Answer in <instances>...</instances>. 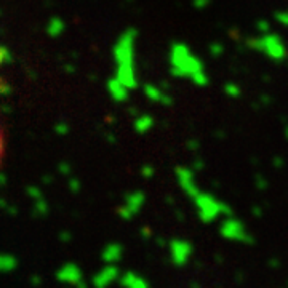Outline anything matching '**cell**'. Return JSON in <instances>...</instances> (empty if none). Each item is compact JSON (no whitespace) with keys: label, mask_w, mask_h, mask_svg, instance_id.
<instances>
[{"label":"cell","mask_w":288,"mask_h":288,"mask_svg":"<svg viewBox=\"0 0 288 288\" xmlns=\"http://www.w3.org/2000/svg\"><path fill=\"white\" fill-rule=\"evenodd\" d=\"M135 31H127L122 36L116 45V59L119 64L117 78L124 83L127 88H135L136 78H135V67H133V45H135Z\"/></svg>","instance_id":"6da1fadb"},{"label":"cell","mask_w":288,"mask_h":288,"mask_svg":"<svg viewBox=\"0 0 288 288\" xmlns=\"http://www.w3.org/2000/svg\"><path fill=\"white\" fill-rule=\"evenodd\" d=\"M204 71L202 63L190 53L184 43H176L171 48V72L179 77H192Z\"/></svg>","instance_id":"7a4b0ae2"},{"label":"cell","mask_w":288,"mask_h":288,"mask_svg":"<svg viewBox=\"0 0 288 288\" xmlns=\"http://www.w3.org/2000/svg\"><path fill=\"white\" fill-rule=\"evenodd\" d=\"M192 199H194V202L199 208L200 218H202V221L205 223L216 220L221 213L231 215V208L228 205H224L223 202H220V200H216L215 197H212L210 194H202V192L199 190Z\"/></svg>","instance_id":"3957f363"},{"label":"cell","mask_w":288,"mask_h":288,"mask_svg":"<svg viewBox=\"0 0 288 288\" xmlns=\"http://www.w3.org/2000/svg\"><path fill=\"white\" fill-rule=\"evenodd\" d=\"M248 45L251 48H256L259 51L266 53L269 58H272L275 61H280L286 56V48L283 45V42L280 40V37L275 36V34H264L261 39H251L248 40Z\"/></svg>","instance_id":"277c9868"},{"label":"cell","mask_w":288,"mask_h":288,"mask_svg":"<svg viewBox=\"0 0 288 288\" xmlns=\"http://www.w3.org/2000/svg\"><path fill=\"white\" fill-rule=\"evenodd\" d=\"M221 234L224 235L226 239H229V240L247 242V243L251 242L250 234L245 231L243 224H242L240 221H237V220H234V218L224 221V224L221 226Z\"/></svg>","instance_id":"5b68a950"},{"label":"cell","mask_w":288,"mask_h":288,"mask_svg":"<svg viewBox=\"0 0 288 288\" xmlns=\"http://www.w3.org/2000/svg\"><path fill=\"white\" fill-rule=\"evenodd\" d=\"M170 250H171V258L176 266H184L189 261L190 253H192L190 243L186 240H181V239L173 240L170 245Z\"/></svg>","instance_id":"8992f818"},{"label":"cell","mask_w":288,"mask_h":288,"mask_svg":"<svg viewBox=\"0 0 288 288\" xmlns=\"http://www.w3.org/2000/svg\"><path fill=\"white\" fill-rule=\"evenodd\" d=\"M176 173H178L179 184L182 186V189L186 190V194H187L189 197H194L197 192H199V189H197V186H196L194 174H192V171L187 170V168H179Z\"/></svg>","instance_id":"52a82bcc"},{"label":"cell","mask_w":288,"mask_h":288,"mask_svg":"<svg viewBox=\"0 0 288 288\" xmlns=\"http://www.w3.org/2000/svg\"><path fill=\"white\" fill-rule=\"evenodd\" d=\"M144 202V196L141 194V192H135V194H132L128 199H127V204L122 207V216H125V218H132L139 208H141Z\"/></svg>","instance_id":"ba28073f"},{"label":"cell","mask_w":288,"mask_h":288,"mask_svg":"<svg viewBox=\"0 0 288 288\" xmlns=\"http://www.w3.org/2000/svg\"><path fill=\"white\" fill-rule=\"evenodd\" d=\"M80 270H78L77 266L74 264H66L63 269L58 272V278L63 282H69V283H77L80 282Z\"/></svg>","instance_id":"9c48e42d"},{"label":"cell","mask_w":288,"mask_h":288,"mask_svg":"<svg viewBox=\"0 0 288 288\" xmlns=\"http://www.w3.org/2000/svg\"><path fill=\"white\" fill-rule=\"evenodd\" d=\"M116 277H117V267H114V266H108L106 269L103 270V272L98 274V277H96L94 283L98 285V286H101V285H108V283H111L112 280H114Z\"/></svg>","instance_id":"30bf717a"},{"label":"cell","mask_w":288,"mask_h":288,"mask_svg":"<svg viewBox=\"0 0 288 288\" xmlns=\"http://www.w3.org/2000/svg\"><path fill=\"white\" fill-rule=\"evenodd\" d=\"M127 90H128V88L119 80V78H116V80H111V82H109V91H111V94H112V98H116L117 101L125 100Z\"/></svg>","instance_id":"8fae6325"},{"label":"cell","mask_w":288,"mask_h":288,"mask_svg":"<svg viewBox=\"0 0 288 288\" xmlns=\"http://www.w3.org/2000/svg\"><path fill=\"white\" fill-rule=\"evenodd\" d=\"M122 285H127L132 288H146L147 282L136 274H127V275H124V278H122Z\"/></svg>","instance_id":"7c38bea8"},{"label":"cell","mask_w":288,"mask_h":288,"mask_svg":"<svg viewBox=\"0 0 288 288\" xmlns=\"http://www.w3.org/2000/svg\"><path fill=\"white\" fill-rule=\"evenodd\" d=\"M120 253H122V250H120L119 245H111V247L106 248V251H104L103 258L106 259L108 263H116V261L120 258Z\"/></svg>","instance_id":"4fadbf2b"},{"label":"cell","mask_w":288,"mask_h":288,"mask_svg":"<svg viewBox=\"0 0 288 288\" xmlns=\"http://www.w3.org/2000/svg\"><path fill=\"white\" fill-rule=\"evenodd\" d=\"M146 94L149 96L151 100H154V101H165V103L170 101L168 98H165L159 88H155V86H152V85H147L146 86Z\"/></svg>","instance_id":"5bb4252c"},{"label":"cell","mask_w":288,"mask_h":288,"mask_svg":"<svg viewBox=\"0 0 288 288\" xmlns=\"http://www.w3.org/2000/svg\"><path fill=\"white\" fill-rule=\"evenodd\" d=\"M152 124H154V120L149 116H143L141 119H138V122H136V130H138V132L144 133L146 130H149L152 127Z\"/></svg>","instance_id":"9a60e30c"},{"label":"cell","mask_w":288,"mask_h":288,"mask_svg":"<svg viewBox=\"0 0 288 288\" xmlns=\"http://www.w3.org/2000/svg\"><path fill=\"white\" fill-rule=\"evenodd\" d=\"M15 266V259L10 256H4L0 255V270H8Z\"/></svg>","instance_id":"2e32d148"},{"label":"cell","mask_w":288,"mask_h":288,"mask_svg":"<svg viewBox=\"0 0 288 288\" xmlns=\"http://www.w3.org/2000/svg\"><path fill=\"white\" fill-rule=\"evenodd\" d=\"M224 90L228 93V96H232V98H239L240 96V88L235 83H228Z\"/></svg>","instance_id":"e0dca14e"},{"label":"cell","mask_w":288,"mask_h":288,"mask_svg":"<svg viewBox=\"0 0 288 288\" xmlns=\"http://www.w3.org/2000/svg\"><path fill=\"white\" fill-rule=\"evenodd\" d=\"M275 18H277V21H278V23H282V24L288 26V10H282V12H278V13L275 15Z\"/></svg>","instance_id":"ac0fdd59"},{"label":"cell","mask_w":288,"mask_h":288,"mask_svg":"<svg viewBox=\"0 0 288 288\" xmlns=\"http://www.w3.org/2000/svg\"><path fill=\"white\" fill-rule=\"evenodd\" d=\"M210 51H212V55H213L215 58H218V55L223 53V45H221V43H213L212 48H210Z\"/></svg>","instance_id":"d6986e66"},{"label":"cell","mask_w":288,"mask_h":288,"mask_svg":"<svg viewBox=\"0 0 288 288\" xmlns=\"http://www.w3.org/2000/svg\"><path fill=\"white\" fill-rule=\"evenodd\" d=\"M258 29L263 32V34H267L269 32V23H266V21H259L258 23Z\"/></svg>","instance_id":"ffe728a7"},{"label":"cell","mask_w":288,"mask_h":288,"mask_svg":"<svg viewBox=\"0 0 288 288\" xmlns=\"http://www.w3.org/2000/svg\"><path fill=\"white\" fill-rule=\"evenodd\" d=\"M208 2H210V0H194V5L197 8H205L208 5Z\"/></svg>","instance_id":"44dd1931"},{"label":"cell","mask_w":288,"mask_h":288,"mask_svg":"<svg viewBox=\"0 0 288 288\" xmlns=\"http://www.w3.org/2000/svg\"><path fill=\"white\" fill-rule=\"evenodd\" d=\"M5 58H7V55H5V50H4V48H0V64L4 63Z\"/></svg>","instance_id":"7402d4cb"},{"label":"cell","mask_w":288,"mask_h":288,"mask_svg":"<svg viewBox=\"0 0 288 288\" xmlns=\"http://www.w3.org/2000/svg\"><path fill=\"white\" fill-rule=\"evenodd\" d=\"M152 174V168H144V176H151Z\"/></svg>","instance_id":"603a6c76"},{"label":"cell","mask_w":288,"mask_h":288,"mask_svg":"<svg viewBox=\"0 0 288 288\" xmlns=\"http://www.w3.org/2000/svg\"><path fill=\"white\" fill-rule=\"evenodd\" d=\"M0 155H2V135H0Z\"/></svg>","instance_id":"cb8c5ba5"},{"label":"cell","mask_w":288,"mask_h":288,"mask_svg":"<svg viewBox=\"0 0 288 288\" xmlns=\"http://www.w3.org/2000/svg\"><path fill=\"white\" fill-rule=\"evenodd\" d=\"M286 138H288V128H286Z\"/></svg>","instance_id":"d4e9b609"}]
</instances>
